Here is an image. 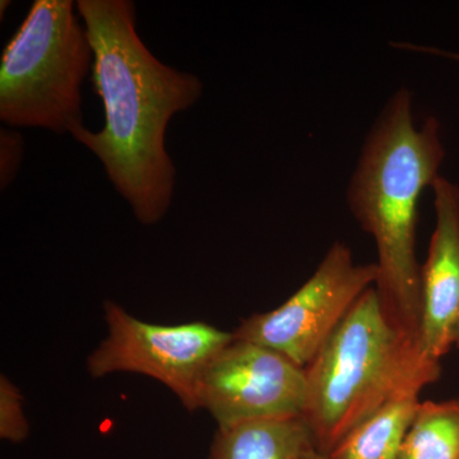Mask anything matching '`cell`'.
Instances as JSON below:
<instances>
[{"label": "cell", "mask_w": 459, "mask_h": 459, "mask_svg": "<svg viewBox=\"0 0 459 459\" xmlns=\"http://www.w3.org/2000/svg\"><path fill=\"white\" fill-rule=\"evenodd\" d=\"M77 12L93 50L105 126L71 135L102 162L137 221L155 225L170 208L177 175L165 146L169 123L201 99L204 83L151 53L135 30L131 0H78Z\"/></svg>", "instance_id": "cell-1"}, {"label": "cell", "mask_w": 459, "mask_h": 459, "mask_svg": "<svg viewBox=\"0 0 459 459\" xmlns=\"http://www.w3.org/2000/svg\"><path fill=\"white\" fill-rule=\"evenodd\" d=\"M444 159L439 122L430 117L418 126L412 93L401 87L368 133L347 188L350 212L376 243V289L385 312L395 327L419 341V202L440 177Z\"/></svg>", "instance_id": "cell-2"}, {"label": "cell", "mask_w": 459, "mask_h": 459, "mask_svg": "<svg viewBox=\"0 0 459 459\" xmlns=\"http://www.w3.org/2000/svg\"><path fill=\"white\" fill-rule=\"evenodd\" d=\"M304 370L303 418L325 455L389 401L421 392L442 376V365L424 355L419 338L388 318L376 286L356 301Z\"/></svg>", "instance_id": "cell-3"}, {"label": "cell", "mask_w": 459, "mask_h": 459, "mask_svg": "<svg viewBox=\"0 0 459 459\" xmlns=\"http://www.w3.org/2000/svg\"><path fill=\"white\" fill-rule=\"evenodd\" d=\"M72 0H36L4 48L0 120L14 128L69 133L83 126L81 87L93 65Z\"/></svg>", "instance_id": "cell-4"}, {"label": "cell", "mask_w": 459, "mask_h": 459, "mask_svg": "<svg viewBox=\"0 0 459 459\" xmlns=\"http://www.w3.org/2000/svg\"><path fill=\"white\" fill-rule=\"evenodd\" d=\"M108 334L87 358L92 377L117 373L152 377L188 411L197 409V385L208 362L234 341L232 332L205 322L165 325L144 322L119 304L104 303Z\"/></svg>", "instance_id": "cell-5"}, {"label": "cell", "mask_w": 459, "mask_h": 459, "mask_svg": "<svg viewBox=\"0 0 459 459\" xmlns=\"http://www.w3.org/2000/svg\"><path fill=\"white\" fill-rule=\"evenodd\" d=\"M377 281L376 263L358 264L351 249L336 241L291 298L271 312L244 319L232 333L237 340L273 350L305 369Z\"/></svg>", "instance_id": "cell-6"}, {"label": "cell", "mask_w": 459, "mask_h": 459, "mask_svg": "<svg viewBox=\"0 0 459 459\" xmlns=\"http://www.w3.org/2000/svg\"><path fill=\"white\" fill-rule=\"evenodd\" d=\"M307 377L285 356L234 338L208 362L197 385V409L219 428L303 416Z\"/></svg>", "instance_id": "cell-7"}, {"label": "cell", "mask_w": 459, "mask_h": 459, "mask_svg": "<svg viewBox=\"0 0 459 459\" xmlns=\"http://www.w3.org/2000/svg\"><path fill=\"white\" fill-rule=\"evenodd\" d=\"M434 192L435 228L421 264L420 346L440 362L453 349L459 322V186L440 175Z\"/></svg>", "instance_id": "cell-8"}, {"label": "cell", "mask_w": 459, "mask_h": 459, "mask_svg": "<svg viewBox=\"0 0 459 459\" xmlns=\"http://www.w3.org/2000/svg\"><path fill=\"white\" fill-rule=\"evenodd\" d=\"M313 449L303 416L255 420L217 429L208 459H300Z\"/></svg>", "instance_id": "cell-9"}, {"label": "cell", "mask_w": 459, "mask_h": 459, "mask_svg": "<svg viewBox=\"0 0 459 459\" xmlns=\"http://www.w3.org/2000/svg\"><path fill=\"white\" fill-rule=\"evenodd\" d=\"M419 391L389 401L338 444L329 459H398L420 403Z\"/></svg>", "instance_id": "cell-10"}, {"label": "cell", "mask_w": 459, "mask_h": 459, "mask_svg": "<svg viewBox=\"0 0 459 459\" xmlns=\"http://www.w3.org/2000/svg\"><path fill=\"white\" fill-rule=\"evenodd\" d=\"M398 459H459V397L420 403Z\"/></svg>", "instance_id": "cell-11"}, {"label": "cell", "mask_w": 459, "mask_h": 459, "mask_svg": "<svg viewBox=\"0 0 459 459\" xmlns=\"http://www.w3.org/2000/svg\"><path fill=\"white\" fill-rule=\"evenodd\" d=\"M30 433L29 420L23 409V397L18 386L2 374L0 377V437L21 443Z\"/></svg>", "instance_id": "cell-12"}, {"label": "cell", "mask_w": 459, "mask_h": 459, "mask_svg": "<svg viewBox=\"0 0 459 459\" xmlns=\"http://www.w3.org/2000/svg\"><path fill=\"white\" fill-rule=\"evenodd\" d=\"M0 181L2 189L7 188L16 177L23 153V141L17 132L2 129L0 140Z\"/></svg>", "instance_id": "cell-13"}, {"label": "cell", "mask_w": 459, "mask_h": 459, "mask_svg": "<svg viewBox=\"0 0 459 459\" xmlns=\"http://www.w3.org/2000/svg\"><path fill=\"white\" fill-rule=\"evenodd\" d=\"M300 459H329L327 455H322L316 451V449H313V451L307 452V455H304Z\"/></svg>", "instance_id": "cell-14"}, {"label": "cell", "mask_w": 459, "mask_h": 459, "mask_svg": "<svg viewBox=\"0 0 459 459\" xmlns=\"http://www.w3.org/2000/svg\"><path fill=\"white\" fill-rule=\"evenodd\" d=\"M453 346L459 349V322L457 327H455V336H453Z\"/></svg>", "instance_id": "cell-15"}]
</instances>
